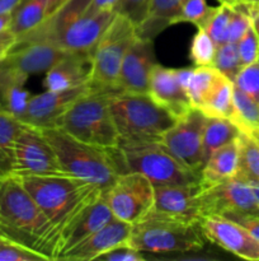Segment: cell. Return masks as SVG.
I'll use <instances>...</instances> for the list:
<instances>
[{"instance_id": "cell-10", "label": "cell", "mask_w": 259, "mask_h": 261, "mask_svg": "<svg viewBox=\"0 0 259 261\" xmlns=\"http://www.w3.org/2000/svg\"><path fill=\"white\" fill-rule=\"evenodd\" d=\"M103 195L114 218L130 224L146 218L154 206V185L137 172L121 173Z\"/></svg>"}, {"instance_id": "cell-9", "label": "cell", "mask_w": 259, "mask_h": 261, "mask_svg": "<svg viewBox=\"0 0 259 261\" xmlns=\"http://www.w3.org/2000/svg\"><path fill=\"white\" fill-rule=\"evenodd\" d=\"M136 37L134 23L116 13V17L93 50V70L88 83L89 91L111 96L122 93L118 84L122 61Z\"/></svg>"}, {"instance_id": "cell-48", "label": "cell", "mask_w": 259, "mask_h": 261, "mask_svg": "<svg viewBox=\"0 0 259 261\" xmlns=\"http://www.w3.org/2000/svg\"><path fill=\"white\" fill-rule=\"evenodd\" d=\"M253 137L255 138V139L258 140V142H259V133H256V134H253Z\"/></svg>"}, {"instance_id": "cell-47", "label": "cell", "mask_w": 259, "mask_h": 261, "mask_svg": "<svg viewBox=\"0 0 259 261\" xmlns=\"http://www.w3.org/2000/svg\"><path fill=\"white\" fill-rule=\"evenodd\" d=\"M243 2H248V3H254V4H259V0H243Z\"/></svg>"}, {"instance_id": "cell-37", "label": "cell", "mask_w": 259, "mask_h": 261, "mask_svg": "<svg viewBox=\"0 0 259 261\" xmlns=\"http://www.w3.org/2000/svg\"><path fill=\"white\" fill-rule=\"evenodd\" d=\"M151 3L152 0H121L116 13L131 20L137 30L146 20Z\"/></svg>"}, {"instance_id": "cell-32", "label": "cell", "mask_w": 259, "mask_h": 261, "mask_svg": "<svg viewBox=\"0 0 259 261\" xmlns=\"http://www.w3.org/2000/svg\"><path fill=\"white\" fill-rule=\"evenodd\" d=\"M212 66L233 82L235 76L238 75L239 71L241 70V68H243L240 58H239L236 43L225 42L222 45L217 46Z\"/></svg>"}, {"instance_id": "cell-21", "label": "cell", "mask_w": 259, "mask_h": 261, "mask_svg": "<svg viewBox=\"0 0 259 261\" xmlns=\"http://www.w3.org/2000/svg\"><path fill=\"white\" fill-rule=\"evenodd\" d=\"M93 70V53H68L46 71L43 87L51 91L88 84Z\"/></svg>"}, {"instance_id": "cell-40", "label": "cell", "mask_w": 259, "mask_h": 261, "mask_svg": "<svg viewBox=\"0 0 259 261\" xmlns=\"http://www.w3.org/2000/svg\"><path fill=\"white\" fill-rule=\"evenodd\" d=\"M96 260H103V261H144L145 256L135 249L130 242L126 244H121L118 246L113 247L109 251L104 252L103 255L98 257Z\"/></svg>"}, {"instance_id": "cell-8", "label": "cell", "mask_w": 259, "mask_h": 261, "mask_svg": "<svg viewBox=\"0 0 259 261\" xmlns=\"http://www.w3.org/2000/svg\"><path fill=\"white\" fill-rule=\"evenodd\" d=\"M205 236L200 224L185 223L149 214L132 224L130 244L149 254H185L205 246Z\"/></svg>"}, {"instance_id": "cell-5", "label": "cell", "mask_w": 259, "mask_h": 261, "mask_svg": "<svg viewBox=\"0 0 259 261\" xmlns=\"http://www.w3.org/2000/svg\"><path fill=\"white\" fill-rule=\"evenodd\" d=\"M109 152L119 173H141L154 186L201 182L200 175L183 166L157 142H119Z\"/></svg>"}, {"instance_id": "cell-46", "label": "cell", "mask_w": 259, "mask_h": 261, "mask_svg": "<svg viewBox=\"0 0 259 261\" xmlns=\"http://www.w3.org/2000/svg\"><path fill=\"white\" fill-rule=\"evenodd\" d=\"M249 186H250L251 191L254 194V198H255L256 203L259 204V182H248Z\"/></svg>"}, {"instance_id": "cell-16", "label": "cell", "mask_w": 259, "mask_h": 261, "mask_svg": "<svg viewBox=\"0 0 259 261\" xmlns=\"http://www.w3.org/2000/svg\"><path fill=\"white\" fill-rule=\"evenodd\" d=\"M206 241L248 261H259V241L243 226L221 216H210L200 222Z\"/></svg>"}, {"instance_id": "cell-6", "label": "cell", "mask_w": 259, "mask_h": 261, "mask_svg": "<svg viewBox=\"0 0 259 261\" xmlns=\"http://www.w3.org/2000/svg\"><path fill=\"white\" fill-rule=\"evenodd\" d=\"M109 109L119 142H159L177 122L149 93H118L109 98Z\"/></svg>"}, {"instance_id": "cell-18", "label": "cell", "mask_w": 259, "mask_h": 261, "mask_svg": "<svg viewBox=\"0 0 259 261\" xmlns=\"http://www.w3.org/2000/svg\"><path fill=\"white\" fill-rule=\"evenodd\" d=\"M68 51L42 42H17L0 63L14 73L28 79L33 74L46 73L58 60L63 58Z\"/></svg>"}, {"instance_id": "cell-4", "label": "cell", "mask_w": 259, "mask_h": 261, "mask_svg": "<svg viewBox=\"0 0 259 261\" xmlns=\"http://www.w3.org/2000/svg\"><path fill=\"white\" fill-rule=\"evenodd\" d=\"M55 150L66 175L108 191L121 175L109 149L80 142L60 127L40 129Z\"/></svg>"}, {"instance_id": "cell-11", "label": "cell", "mask_w": 259, "mask_h": 261, "mask_svg": "<svg viewBox=\"0 0 259 261\" xmlns=\"http://www.w3.org/2000/svg\"><path fill=\"white\" fill-rule=\"evenodd\" d=\"M205 124L206 116L203 112L193 107L188 114L178 119L157 142L175 160L197 175H201L205 166L202 154Z\"/></svg>"}, {"instance_id": "cell-22", "label": "cell", "mask_w": 259, "mask_h": 261, "mask_svg": "<svg viewBox=\"0 0 259 261\" xmlns=\"http://www.w3.org/2000/svg\"><path fill=\"white\" fill-rule=\"evenodd\" d=\"M113 218L114 217L109 209L108 203L102 194L99 198L88 204L63 229L61 233V249L58 256L85 240L91 233L98 231Z\"/></svg>"}, {"instance_id": "cell-17", "label": "cell", "mask_w": 259, "mask_h": 261, "mask_svg": "<svg viewBox=\"0 0 259 261\" xmlns=\"http://www.w3.org/2000/svg\"><path fill=\"white\" fill-rule=\"evenodd\" d=\"M156 64L152 40L137 36L122 61L118 78L122 93H149L150 75Z\"/></svg>"}, {"instance_id": "cell-41", "label": "cell", "mask_w": 259, "mask_h": 261, "mask_svg": "<svg viewBox=\"0 0 259 261\" xmlns=\"http://www.w3.org/2000/svg\"><path fill=\"white\" fill-rule=\"evenodd\" d=\"M225 218L231 219V221L236 222L240 226H243L249 233L253 237H255L259 241V216H253V214H240V213H233L225 216Z\"/></svg>"}, {"instance_id": "cell-43", "label": "cell", "mask_w": 259, "mask_h": 261, "mask_svg": "<svg viewBox=\"0 0 259 261\" xmlns=\"http://www.w3.org/2000/svg\"><path fill=\"white\" fill-rule=\"evenodd\" d=\"M121 0H93L91 5L93 8L99 10H112V12H117Z\"/></svg>"}, {"instance_id": "cell-29", "label": "cell", "mask_w": 259, "mask_h": 261, "mask_svg": "<svg viewBox=\"0 0 259 261\" xmlns=\"http://www.w3.org/2000/svg\"><path fill=\"white\" fill-rule=\"evenodd\" d=\"M239 161L236 178L245 182H259V142L250 134L238 137Z\"/></svg>"}, {"instance_id": "cell-30", "label": "cell", "mask_w": 259, "mask_h": 261, "mask_svg": "<svg viewBox=\"0 0 259 261\" xmlns=\"http://www.w3.org/2000/svg\"><path fill=\"white\" fill-rule=\"evenodd\" d=\"M231 121L246 134L259 133V103L234 87V117Z\"/></svg>"}, {"instance_id": "cell-45", "label": "cell", "mask_w": 259, "mask_h": 261, "mask_svg": "<svg viewBox=\"0 0 259 261\" xmlns=\"http://www.w3.org/2000/svg\"><path fill=\"white\" fill-rule=\"evenodd\" d=\"M251 25H253L254 31H255L256 35H258L259 37V8L255 10L253 18H251Z\"/></svg>"}, {"instance_id": "cell-38", "label": "cell", "mask_w": 259, "mask_h": 261, "mask_svg": "<svg viewBox=\"0 0 259 261\" xmlns=\"http://www.w3.org/2000/svg\"><path fill=\"white\" fill-rule=\"evenodd\" d=\"M0 261H48L43 255L0 237Z\"/></svg>"}, {"instance_id": "cell-23", "label": "cell", "mask_w": 259, "mask_h": 261, "mask_svg": "<svg viewBox=\"0 0 259 261\" xmlns=\"http://www.w3.org/2000/svg\"><path fill=\"white\" fill-rule=\"evenodd\" d=\"M65 0H20L12 13L10 33L15 38L42 24Z\"/></svg>"}, {"instance_id": "cell-39", "label": "cell", "mask_w": 259, "mask_h": 261, "mask_svg": "<svg viewBox=\"0 0 259 261\" xmlns=\"http://www.w3.org/2000/svg\"><path fill=\"white\" fill-rule=\"evenodd\" d=\"M239 58H240L241 65L246 66L258 61L259 58V37L254 31L253 25L246 30V32L241 36L240 40L236 42Z\"/></svg>"}, {"instance_id": "cell-25", "label": "cell", "mask_w": 259, "mask_h": 261, "mask_svg": "<svg viewBox=\"0 0 259 261\" xmlns=\"http://www.w3.org/2000/svg\"><path fill=\"white\" fill-rule=\"evenodd\" d=\"M22 127L23 122L0 107V180L14 176L15 142Z\"/></svg>"}, {"instance_id": "cell-24", "label": "cell", "mask_w": 259, "mask_h": 261, "mask_svg": "<svg viewBox=\"0 0 259 261\" xmlns=\"http://www.w3.org/2000/svg\"><path fill=\"white\" fill-rule=\"evenodd\" d=\"M238 139L216 149L206 161L201 171L202 188H208L235 178L238 175Z\"/></svg>"}, {"instance_id": "cell-35", "label": "cell", "mask_w": 259, "mask_h": 261, "mask_svg": "<svg viewBox=\"0 0 259 261\" xmlns=\"http://www.w3.org/2000/svg\"><path fill=\"white\" fill-rule=\"evenodd\" d=\"M233 14V5L220 4V7L213 8L210 18L206 22L205 30L210 35V37L215 41L217 46L225 43L226 30Z\"/></svg>"}, {"instance_id": "cell-27", "label": "cell", "mask_w": 259, "mask_h": 261, "mask_svg": "<svg viewBox=\"0 0 259 261\" xmlns=\"http://www.w3.org/2000/svg\"><path fill=\"white\" fill-rule=\"evenodd\" d=\"M241 130L231 120L206 116L202 142V154L205 163L216 149L238 139Z\"/></svg>"}, {"instance_id": "cell-42", "label": "cell", "mask_w": 259, "mask_h": 261, "mask_svg": "<svg viewBox=\"0 0 259 261\" xmlns=\"http://www.w3.org/2000/svg\"><path fill=\"white\" fill-rule=\"evenodd\" d=\"M14 41L15 37L10 33V31L0 37V61L5 58V55H7L8 51L10 50V47L13 46Z\"/></svg>"}, {"instance_id": "cell-34", "label": "cell", "mask_w": 259, "mask_h": 261, "mask_svg": "<svg viewBox=\"0 0 259 261\" xmlns=\"http://www.w3.org/2000/svg\"><path fill=\"white\" fill-rule=\"evenodd\" d=\"M212 10L213 8L210 7L206 0H183L174 24L188 22L197 28H205Z\"/></svg>"}, {"instance_id": "cell-12", "label": "cell", "mask_w": 259, "mask_h": 261, "mask_svg": "<svg viewBox=\"0 0 259 261\" xmlns=\"http://www.w3.org/2000/svg\"><path fill=\"white\" fill-rule=\"evenodd\" d=\"M66 175L40 129L23 124L15 142L14 176Z\"/></svg>"}, {"instance_id": "cell-26", "label": "cell", "mask_w": 259, "mask_h": 261, "mask_svg": "<svg viewBox=\"0 0 259 261\" xmlns=\"http://www.w3.org/2000/svg\"><path fill=\"white\" fill-rule=\"evenodd\" d=\"M183 0H152L146 20L136 30L137 36L154 40L168 25L174 24Z\"/></svg>"}, {"instance_id": "cell-20", "label": "cell", "mask_w": 259, "mask_h": 261, "mask_svg": "<svg viewBox=\"0 0 259 261\" xmlns=\"http://www.w3.org/2000/svg\"><path fill=\"white\" fill-rule=\"evenodd\" d=\"M149 96L174 117L180 119L193 109L187 92L175 75V69L154 66L150 75Z\"/></svg>"}, {"instance_id": "cell-13", "label": "cell", "mask_w": 259, "mask_h": 261, "mask_svg": "<svg viewBox=\"0 0 259 261\" xmlns=\"http://www.w3.org/2000/svg\"><path fill=\"white\" fill-rule=\"evenodd\" d=\"M200 211L202 218L233 213L259 216V204L249 184L235 177L201 189Z\"/></svg>"}, {"instance_id": "cell-14", "label": "cell", "mask_w": 259, "mask_h": 261, "mask_svg": "<svg viewBox=\"0 0 259 261\" xmlns=\"http://www.w3.org/2000/svg\"><path fill=\"white\" fill-rule=\"evenodd\" d=\"M86 91L88 84L61 91L46 89L42 93L30 96L25 109L18 116V120L37 129L58 127L63 114Z\"/></svg>"}, {"instance_id": "cell-1", "label": "cell", "mask_w": 259, "mask_h": 261, "mask_svg": "<svg viewBox=\"0 0 259 261\" xmlns=\"http://www.w3.org/2000/svg\"><path fill=\"white\" fill-rule=\"evenodd\" d=\"M0 237L57 260L61 236L17 176L0 180Z\"/></svg>"}, {"instance_id": "cell-31", "label": "cell", "mask_w": 259, "mask_h": 261, "mask_svg": "<svg viewBox=\"0 0 259 261\" xmlns=\"http://www.w3.org/2000/svg\"><path fill=\"white\" fill-rule=\"evenodd\" d=\"M198 110L207 117H234V83L225 78Z\"/></svg>"}, {"instance_id": "cell-28", "label": "cell", "mask_w": 259, "mask_h": 261, "mask_svg": "<svg viewBox=\"0 0 259 261\" xmlns=\"http://www.w3.org/2000/svg\"><path fill=\"white\" fill-rule=\"evenodd\" d=\"M226 76L213 66H196L189 76L185 92L195 109H200L210 94L220 86Z\"/></svg>"}, {"instance_id": "cell-15", "label": "cell", "mask_w": 259, "mask_h": 261, "mask_svg": "<svg viewBox=\"0 0 259 261\" xmlns=\"http://www.w3.org/2000/svg\"><path fill=\"white\" fill-rule=\"evenodd\" d=\"M201 189V182L154 186V206L150 214L200 224L202 221L200 211Z\"/></svg>"}, {"instance_id": "cell-19", "label": "cell", "mask_w": 259, "mask_h": 261, "mask_svg": "<svg viewBox=\"0 0 259 261\" xmlns=\"http://www.w3.org/2000/svg\"><path fill=\"white\" fill-rule=\"evenodd\" d=\"M132 224L113 218L78 245L58 256L57 260L91 261L121 244L130 242Z\"/></svg>"}, {"instance_id": "cell-2", "label": "cell", "mask_w": 259, "mask_h": 261, "mask_svg": "<svg viewBox=\"0 0 259 261\" xmlns=\"http://www.w3.org/2000/svg\"><path fill=\"white\" fill-rule=\"evenodd\" d=\"M93 0H65L53 14L17 42H42L68 53H93L116 12L99 10Z\"/></svg>"}, {"instance_id": "cell-33", "label": "cell", "mask_w": 259, "mask_h": 261, "mask_svg": "<svg viewBox=\"0 0 259 261\" xmlns=\"http://www.w3.org/2000/svg\"><path fill=\"white\" fill-rule=\"evenodd\" d=\"M217 45L202 28H197L190 43L189 56L196 66H212Z\"/></svg>"}, {"instance_id": "cell-7", "label": "cell", "mask_w": 259, "mask_h": 261, "mask_svg": "<svg viewBox=\"0 0 259 261\" xmlns=\"http://www.w3.org/2000/svg\"><path fill=\"white\" fill-rule=\"evenodd\" d=\"M111 94L86 91L61 117L58 127L80 142L114 149L119 135L109 109Z\"/></svg>"}, {"instance_id": "cell-36", "label": "cell", "mask_w": 259, "mask_h": 261, "mask_svg": "<svg viewBox=\"0 0 259 261\" xmlns=\"http://www.w3.org/2000/svg\"><path fill=\"white\" fill-rule=\"evenodd\" d=\"M233 83L234 87L259 103V61L243 66Z\"/></svg>"}, {"instance_id": "cell-3", "label": "cell", "mask_w": 259, "mask_h": 261, "mask_svg": "<svg viewBox=\"0 0 259 261\" xmlns=\"http://www.w3.org/2000/svg\"><path fill=\"white\" fill-rule=\"evenodd\" d=\"M18 178L57 228L60 236L88 204L103 194L70 175L22 176Z\"/></svg>"}, {"instance_id": "cell-49", "label": "cell", "mask_w": 259, "mask_h": 261, "mask_svg": "<svg viewBox=\"0 0 259 261\" xmlns=\"http://www.w3.org/2000/svg\"><path fill=\"white\" fill-rule=\"evenodd\" d=\"M258 61H259V58H258Z\"/></svg>"}, {"instance_id": "cell-44", "label": "cell", "mask_w": 259, "mask_h": 261, "mask_svg": "<svg viewBox=\"0 0 259 261\" xmlns=\"http://www.w3.org/2000/svg\"><path fill=\"white\" fill-rule=\"evenodd\" d=\"M10 23H12V13L10 14L0 15V37L9 32Z\"/></svg>"}]
</instances>
